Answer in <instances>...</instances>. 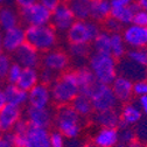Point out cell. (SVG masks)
I'll return each instance as SVG.
<instances>
[{
    "label": "cell",
    "mask_w": 147,
    "mask_h": 147,
    "mask_svg": "<svg viewBox=\"0 0 147 147\" xmlns=\"http://www.w3.org/2000/svg\"><path fill=\"white\" fill-rule=\"evenodd\" d=\"M132 24L138 25V26H142V27H147V11L138 9L134 13Z\"/></svg>",
    "instance_id": "obj_40"
},
{
    "label": "cell",
    "mask_w": 147,
    "mask_h": 147,
    "mask_svg": "<svg viewBox=\"0 0 147 147\" xmlns=\"http://www.w3.org/2000/svg\"><path fill=\"white\" fill-rule=\"evenodd\" d=\"M26 117H27V123L30 126L48 128L53 124L55 116L49 107L47 109L28 107L26 112Z\"/></svg>",
    "instance_id": "obj_16"
},
{
    "label": "cell",
    "mask_w": 147,
    "mask_h": 147,
    "mask_svg": "<svg viewBox=\"0 0 147 147\" xmlns=\"http://www.w3.org/2000/svg\"><path fill=\"white\" fill-rule=\"evenodd\" d=\"M76 20L90 19V7L91 0H70L68 3Z\"/></svg>",
    "instance_id": "obj_29"
},
{
    "label": "cell",
    "mask_w": 147,
    "mask_h": 147,
    "mask_svg": "<svg viewBox=\"0 0 147 147\" xmlns=\"http://www.w3.org/2000/svg\"><path fill=\"white\" fill-rule=\"evenodd\" d=\"M3 51H4V49H3V43H1V33H0V54Z\"/></svg>",
    "instance_id": "obj_49"
},
{
    "label": "cell",
    "mask_w": 147,
    "mask_h": 147,
    "mask_svg": "<svg viewBox=\"0 0 147 147\" xmlns=\"http://www.w3.org/2000/svg\"><path fill=\"white\" fill-rule=\"evenodd\" d=\"M89 69L98 83L111 85L118 76V63L111 54L94 53L89 56Z\"/></svg>",
    "instance_id": "obj_3"
},
{
    "label": "cell",
    "mask_w": 147,
    "mask_h": 147,
    "mask_svg": "<svg viewBox=\"0 0 147 147\" xmlns=\"http://www.w3.org/2000/svg\"><path fill=\"white\" fill-rule=\"evenodd\" d=\"M22 67L20 64H18L15 62L12 63L7 75H6V80L8 82V84H16L20 80V76H21V72H22Z\"/></svg>",
    "instance_id": "obj_34"
},
{
    "label": "cell",
    "mask_w": 147,
    "mask_h": 147,
    "mask_svg": "<svg viewBox=\"0 0 147 147\" xmlns=\"http://www.w3.org/2000/svg\"><path fill=\"white\" fill-rule=\"evenodd\" d=\"M39 1L45 6L47 7L49 11H54L55 8H56L61 3H62V0H39Z\"/></svg>",
    "instance_id": "obj_41"
},
{
    "label": "cell",
    "mask_w": 147,
    "mask_h": 147,
    "mask_svg": "<svg viewBox=\"0 0 147 147\" xmlns=\"http://www.w3.org/2000/svg\"><path fill=\"white\" fill-rule=\"evenodd\" d=\"M70 105L82 118H89L95 112L90 97L84 95V94H80L75 99L72 100V103Z\"/></svg>",
    "instance_id": "obj_26"
},
{
    "label": "cell",
    "mask_w": 147,
    "mask_h": 147,
    "mask_svg": "<svg viewBox=\"0 0 147 147\" xmlns=\"http://www.w3.org/2000/svg\"><path fill=\"white\" fill-rule=\"evenodd\" d=\"M134 3L139 9L147 11V0H134Z\"/></svg>",
    "instance_id": "obj_46"
},
{
    "label": "cell",
    "mask_w": 147,
    "mask_h": 147,
    "mask_svg": "<svg viewBox=\"0 0 147 147\" xmlns=\"http://www.w3.org/2000/svg\"><path fill=\"white\" fill-rule=\"evenodd\" d=\"M110 43H111V33L106 30H100L91 45H92L94 53L110 54Z\"/></svg>",
    "instance_id": "obj_30"
},
{
    "label": "cell",
    "mask_w": 147,
    "mask_h": 147,
    "mask_svg": "<svg viewBox=\"0 0 147 147\" xmlns=\"http://www.w3.org/2000/svg\"><path fill=\"white\" fill-rule=\"evenodd\" d=\"M76 76H77L81 94H84V95L89 96L91 90H92V88L97 83L94 74L91 72L89 67H80L76 70Z\"/></svg>",
    "instance_id": "obj_23"
},
{
    "label": "cell",
    "mask_w": 147,
    "mask_h": 147,
    "mask_svg": "<svg viewBox=\"0 0 147 147\" xmlns=\"http://www.w3.org/2000/svg\"><path fill=\"white\" fill-rule=\"evenodd\" d=\"M57 78V75L55 72L50 71V70H47V69H43L40 71V83H43V84H47V85H51L53 82Z\"/></svg>",
    "instance_id": "obj_39"
},
{
    "label": "cell",
    "mask_w": 147,
    "mask_h": 147,
    "mask_svg": "<svg viewBox=\"0 0 147 147\" xmlns=\"http://www.w3.org/2000/svg\"><path fill=\"white\" fill-rule=\"evenodd\" d=\"M15 63L20 64L22 68H38L41 64V53L27 42L21 46L14 54Z\"/></svg>",
    "instance_id": "obj_12"
},
{
    "label": "cell",
    "mask_w": 147,
    "mask_h": 147,
    "mask_svg": "<svg viewBox=\"0 0 147 147\" xmlns=\"http://www.w3.org/2000/svg\"><path fill=\"white\" fill-rule=\"evenodd\" d=\"M91 103H92L95 112L106 111V110H113L118 106V99L115 96V92L111 85L96 83L89 95Z\"/></svg>",
    "instance_id": "obj_6"
},
{
    "label": "cell",
    "mask_w": 147,
    "mask_h": 147,
    "mask_svg": "<svg viewBox=\"0 0 147 147\" xmlns=\"http://www.w3.org/2000/svg\"><path fill=\"white\" fill-rule=\"evenodd\" d=\"M14 1H15V4L19 6L20 8H24V7H27V6L36 3L38 0H14Z\"/></svg>",
    "instance_id": "obj_44"
},
{
    "label": "cell",
    "mask_w": 147,
    "mask_h": 147,
    "mask_svg": "<svg viewBox=\"0 0 147 147\" xmlns=\"http://www.w3.org/2000/svg\"><path fill=\"white\" fill-rule=\"evenodd\" d=\"M21 107L6 104L0 110V131L3 133L12 132L14 126L21 120Z\"/></svg>",
    "instance_id": "obj_15"
},
{
    "label": "cell",
    "mask_w": 147,
    "mask_h": 147,
    "mask_svg": "<svg viewBox=\"0 0 147 147\" xmlns=\"http://www.w3.org/2000/svg\"><path fill=\"white\" fill-rule=\"evenodd\" d=\"M39 83H40V71L38 70V68H24L20 80L16 83V85L28 92L29 90H32Z\"/></svg>",
    "instance_id": "obj_24"
},
{
    "label": "cell",
    "mask_w": 147,
    "mask_h": 147,
    "mask_svg": "<svg viewBox=\"0 0 147 147\" xmlns=\"http://www.w3.org/2000/svg\"><path fill=\"white\" fill-rule=\"evenodd\" d=\"M4 3V0H0V4H3Z\"/></svg>",
    "instance_id": "obj_54"
},
{
    "label": "cell",
    "mask_w": 147,
    "mask_h": 147,
    "mask_svg": "<svg viewBox=\"0 0 147 147\" xmlns=\"http://www.w3.org/2000/svg\"><path fill=\"white\" fill-rule=\"evenodd\" d=\"M119 144L118 128L99 127L92 137V145L95 147H117Z\"/></svg>",
    "instance_id": "obj_18"
},
{
    "label": "cell",
    "mask_w": 147,
    "mask_h": 147,
    "mask_svg": "<svg viewBox=\"0 0 147 147\" xmlns=\"http://www.w3.org/2000/svg\"><path fill=\"white\" fill-rule=\"evenodd\" d=\"M3 49L7 54H14L21 46L26 43V29L16 26L1 34Z\"/></svg>",
    "instance_id": "obj_11"
},
{
    "label": "cell",
    "mask_w": 147,
    "mask_h": 147,
    "mask_svg": "<svg viewBox=\"0 0 147 147\" xmlns=\"http://www.w3.org/2000/svg\"><path fill=\"white\" fill-rule=\"evenodd\" d=\"M50 147H67L65 138L59 131L50 132Z\"/></svg>",
    "instance_id": "obj_38"
},
{
    "label": "cell",
    "mask_w": 147,
    "mask_h": 147,
    "mask_svg": "<svg viewBox=\"0 0 147 147\" xmlns=\"http://www.w3.org/2000/svg\"><path fill=\"white\" fill-rule=\"evenodd\" d=\"M3 138H4V134H3V132H1V131H0V140H1Z\"/></svg>",
    "instance_id": "obj_51"
},
{
    "label": "cell",
    "mask_w": 147,
    "mask_h": 147,
    "mask_svg": "<svg viewBox=\"0 0 147 147\" xmlns=\"http://www.w3.org/2000/svg\"><path fill=\"white\" fill-rule=\"evenodd\" d=\"M112 7H120V6H130L134 3V0H110Z\"/></svg>",
    "instance_id": "obj_43"
},
{
    "label": "cell",
    "mask_w": 147,
    "mask_h": 147,
    "mask_svg": "<svg viewBox=\"0 0 147 147\" xmlns=\"http://www.w3.org/2000/svg\"><path fill=\"white\" fill-rule=\"evenodd\" d=\"M20 18L27 26H46L50 25L51 11L45 7L38 0L36 3L21 8Z\"/></svg>",
    "instance_id": "obj_7"
},
{
    "label": "cell",
    "mask_w": 147,
    "mask_h": 147,
    "mask_svg": "<svg viewBox=\"0 0 147 147\" xmlns=\"http://www.w3.org/2000/svg\"><path fill=\"white\" fill-rule=\"evenodd\" d=\"M112 5L110 0H91L90 19L96 22H103L111 15Z\"/></svg>",
    "instance_id": "obj_22"
},
{
    "label": "cell",
    "mask_w": 147,
    "mask_h": 147,
    "mask_svg": "<svg viewBox=\"0 0 147 147\" xmlns=\"http://www.w3.org/2000/svg\"><path fill=\"white\" fill-rule=\"evenodd\" d=\"M92 121L98 127L118 128L120 125V112L117 109L106 110V111L94 112Z\"/></svg>",
    "instance_id": "obj_20"
},
{
    "label": "cell",
    "mask_w": 147,
    "mask_h": 147,
    "mask_svg": "<svg viewBox=\"0 0 147 147\" xmlns=\"http://www.w3.org/2000/svg\"><path fill=\"white\" fill-rule=\"evenodd\" d=\"M111 88L115 92L119 103H128L131 102L133 95V81L123 75H118L115 81L111 83Z\"/></svg>",
    "instance_id": "obj_17"
},
{
    "label": "cell",
    "mask_w": 147,
    "mask_h": 147,
    "mask_svg": "<svg viewBox=\"0 0 147 147\" xmlns=\"http://www.w3.org/2000/svg\"><path fill=\"white\" fill-rule=\"evenodd\" d=\"M82 147H95L94 145H91V144H85L84 146H82Z\"/></svg>",
    "instance_id": "obj_50"
},
{
    "label": "cell",
    "mask_w": 147,
    "mask_h": 147,
    "mask_svg": "<svg viewBox=\"0 0 147 147\" xmlns=\"http://www.w3.org/2000/svg\"><path fill=\"white\" fill-rule=\"evenodd\" d=\"M22 147H50V132L48 128L29 125L24 137Z\"/></svg>",
    "instance_id": "obj_14"
},
{
    "label": "cell",
    "mask_w": 147,
    "mask_h": 147,
    "mask_svg": "<svg viewBox=\"0 0 147 147\" xmlns=\"http://www.w3.org/2000/svg\"><path fill=\"white\" fill-rule=\"evenodd\" d=\"M138 6L136 3H133L130 6H120V7H112L111 9V16L118 20L123 26H128L133 21L134 13L138 11Z\"/></svg>",
    "instance_id": "obj_25"
},
{
    "label": "cell",
    "mask_w": 147,
    "mask_h": 147,
    "mask_svg": "<svg viewBox=\"0 0 147 147\" xmlns=\"http://www.w3.org/2000/svg\"><path fill=\"white\" fill-rule=\"evenodd\" d=\"M19 15L11 7H1L0 8V30L6 32L19 26Z\"/></svg>",
    "instance_id": "obj_27"
},
{
    "label": "cell",
    "mask_w": 147,
    "mask_h": 147,
    "mask_svg": "<svg viewBox=\"0 0 147 147\" xmlns=\"http://www.w3.org/2000/svg\"><path fill=\"white\" fill-rule=\"evenodd\" d=\"M119 147H124V146H123V145H120V146H119Z\"/></svg>",
    "instance_id": "obj_55"
},
{
    "label": "cell",
    "mask_w": 147,
    "mask_h": 147,
    "mask_svg": "<svg viewBox=\"0 0 147 147\" xmlns=\"http://www.w3.org/2000/svg\"><path fill=\"white\" fill-rule=\"evenodd\" d=\"M4 92L7 104L21 107L26 103H28V92L16 84H6V86L4 88Z\"/></svg>",
    "instance_id": "obj_21"
},
{
    "label": "cell",
    "mask_w": 147,
    "mask_h": 147,
    "mask_svg": "<svg viewBox=\"0 0 147 147\" xmlns=\"http://www.w3.org/2000/svg\"><path fill=\"white\" fill-rule=\"evenodd\" d=\"M133 95L137 98L147 95V78L133 82Z\"/></svg>",
    "instance_id": "obj_37"
},
{
    "label": "cell",
    "mask_w": 147,
    "mask_h": 147,
    "mask_svg": "<svg viewBox=\"0 0 147 147\" xmlns=\"http://www.w3.org/2000/svg\"><path fill=\"white\" fill-rule=\"evenodd\" d=\"M104 24V30L109 32V33H120L123 29H124V26L118 21L116 20L115 18H112L111 15H110L106 20L103 21Z\"/></svg>",
    "instance_id": "obj_35"
},
{
    "label": "cell",
    "mask_w": 147,
    "mask_h": 147,
    "mask_svg": "<svg viewBox=\"0 0 147 147\" xmlns=\"http://www.w3.org/2000/svg\"><path fill=\"white\" fill-rule=\"evenodd\" d=\"M121 35L130 49H147V27L131 24L125 26Z\"/></svg>",
    "instance_id": "obj_10"
},
{
    "label": "cell",
    "mask_w": 147,
    "mask_h": 147,
    "mask_svg": "<svg viewBox=\"0 0 147 147\" xmlns=\"http://www.w3.org/2000/svg\"><path fill=\"white\" fill-rule=\"evenodd\" d=\"M90 45H81V43H69L68 54L75 61H83L90 55Z\"/></svg>",
    "instance_id": "obj_31"
},
{
    "label": "cell",
    "mask_w": 147,
    "mask_h": 147,
    "mask_svg": "<svg viewBox=\"0 0 147 147\" xmlns=\"http://www.w3.org/2000/svg\"><path fill=\"white\" fill-rule=\"evenodd\" d=\"M98 22L88 19V20H76L72 26L65 33L67 40L69 43H81L91 45L100 32Z\"/></svg>",
    "instance_id": "obj_5"
},
{
    "label": "cell",
    "mask_w": 147,
    "mask_h": 147,
    "mask_svg": "<svg viewBox=\"0 0 147 147\" xmlns=\"http://www.w3.org/2000/svg\"><path fill=\"white\" fill-rule=\"evenodd\" d=\"M50 86L43 83L36 84L32 90L28 91V105L35 109H47L51 104Z\"/></svg>",
    "instance_id": "obj_13"
},
{
    "label": "cell",
    "mask_w": 147,
    "mask_h": 147,
    "mask_svg": "<svg viewBox=\"0 0 147 147\" xmlns=\"http://www.w3.org/2000/svg\"><path fill=\"white\" fill-rule=\"evenodd\" d=\"M82 117L72 109L71 105L60 106L54 117V124L56 131L63 134L64 138L75 140L80 137L83 130Z\"/></svg>",
    "instance_id": "obj_2"
},
{
    "label": "cell",
    "mask_w": 147,
    "mask_h": 147,
    "mask_svg": "<svg viewBox=\"0 0 147 147\" xmlns=\"http://www.w3.org/2000/svg\"><path fill=\"white\" fill-rule=\"evenodd\" d=\"M120 128L118 130L119 132V142L125 146L127 145L128 142H131L132 140L137 139V134H136V131L133 128L128 127V126H119Z\"/></svg>",
    "instance_id": "obj_33"
},
{
    "label": "cell",
    "mask_w": 147,
    "mask_h": 147,
    "mask_svg": "<svg viewBox=\"0 0 147 147\" xmlns=\"http://www.w3.org/2000/svg\"><path fill=\"white\" fill-rule=\"evenodd\" d=\"M124 147H146V145H145L144 141H141V140H139V139L137 138V139L132 140L131 142H128L127 145H125Z\"/></svg>",
    "instance_id": "obj_45"
},
{
    "label": "cell",
    "mask_w": 147,
    "mask_h": 147,
    "mask_svg": "<svg viewBox=\"0 0 147 147\" xmlns=\"http://www.w3.org/2000/svg\"><path fill=\"white\" fill-rule=\"evenodd\" d=\"M127 46L124 41L121 33H111V43H110V54L116 60H123L126 56Z\"/></svg>",
    "instance_id": "obj_28"
},
{
    "label": "cell",
    "mask_w": 147,
    "mask_h": 147,
    "mask_svg": "<svg viewBox=\"0 0 147 147\" xmlns=\"http://www.w3.org/2000/svg\"><path fill=\"white\" fill-rule=\"evenodd\" d=\"M137 104H138V106L140 107V110L142 111V113L147 116V95H146V96L138 97Z\"/></svg>",
    "instance_id": "obj_42"
},
{
    "label": "cell",
    "mask_w": 147,
    "mask_h": 147,
    "mask_svg": "<svg viewBox=\"0 0 147 147\" xmlns=\"http://www.w3.org/2000/svg\"><path fill=\"white\" fill-rule=\"evenodd\" d=\"M126 57L140 67L147 68V49H130L126 53Z\"/></svg>",
    "instance_id": "obj_32"
},
{
    "label": "cell",
    "mask_w": 147,
    "mask_h": 147,
    "mask_svg": "<svg viewBox=\"0 0 147 147\" xmlns=\"http://www.w3.org/2000/svg\"><path fill=\"white\" fill-rule=\"evenodd\" d=\"M50 92L53 102L56 105H70L72 100L81 94L76 71L68 70L59 75L50 85Z\"/></svg>",
    "instance_id": "obj_1"
},
{
    "label": "cell",
    "mask_w": 147,
    "mask_h": 147,
    "mask_svg": "<svg viewBox=\"0 0 147 147\" xmlns=\"http://www.w3.org/2000/svg\"><path fill=\"white\" fill-rule=\"evenodd\" d=\"M12 63H13L12 59H11V56L8 54H5V53L0 54V75H1L4 78L6 77Z\"/></svg>",
    "instance_id": "obj_36"
},
{
    "label": "cell",
    "mask_w": 147,
    "mask_h": 147,
    "mask_svg": "<svg viewBox=\"0 0 147 147\" xmlns=\"http://www.w3.org/2000/svg\"><path fill=\"white\" fill-rule=\"evenodd\" d=\"M146 147H147V145H146Z\"/></svg>",
    "instance_id": "obj_56"
},
{
    "label": "cell",
    "mask_w": 147,
    "mask_h": 147,
    "mask_svg": "<svg viewBox=\"0 0 147 147\" xmlns=\"http://www.w3.org/2000/svg\"><path fill=\"white\" fill-rule=\"evenodd\" d=\"M26 42L34 47L39 53H47L56 48L59 34L51 25L46 26H27Z\"/></svg>",
    "instance_id": "obj_4"
},
{
    "label": "cell",
    "mask_w": 147,
    "mask_h": 147,
    "mask_svg": "<svg viewBox=\"0 0 147 147\" xmlns=\"http://www.w3.org/2000/svg\"><path fill=\"white\" fill-rule=\"evenodd\" d=\"M3 78H4V77H3L1 75H0V83H1V81H3Z\"/></svg>",
    "instance_id": "obj_52"
},
{
    "label": "cell",
    "mask_w": 147,
    "mask_h": 147,
    "mask_svg": "<svg viewBox=\"0 0 147 147\" xmlns=\"http://www.w3.org/2000/svg\"><path fill=\"white\" fill-rule=\"evenodd\" d=\"M41 64L43 69L50 70L56 75L68 71L70 65V56L69 54L61 49H53L43 54L41 57Z\"/></svg>",
    "instance_id": "obj_8"
},
{
    "label": "cell",
    "mask_w": 147,
    "mask_h": 147,
    "mask_svg": "<svg viewBox=\"0 0 147 147\" xmlns=\"http://www.w3.org/2000/svg\"><path fill=\"white\" fill-rule=\"evenodd\" d=\"M142 111L137 103L128 102L125 103L120 111V125L119 126H128L132 127L138 125L142 119Z\"/></svg>",
    "instance_id": "obj_19"
},
{
    "label": "cell",
    "mask_w": 147,
    "mask_h": 147,
    "mask_svg": "<svg viewBox=\"0 0 147 147\" xmlns=\"http://www.w3.org/2000/svg\"><path fill=\"white\" fill-rule=\"evenodd\" d=\"M0 147H13L11 141L8 140L7 137H4L1 140H0Z\"/></svg>",
    "instance_id": "obj_48"
},
{
    "label": "cell",
    "mask_w": 147,
    "mask_h": 147,
    "mask_svg": "<svg viewBox=\"0 0 147 147\" xmlns=\"http://www.w3.org/2000/svg\"><path fill=\"white\" fill-rule=\"evenodd\" d=\"M6 104H7V100H6V96H5V92H4V89H0V110H1Z\"/></svg>",
    "instance_id": "obj_47"
},
{
    "label": "cell",
    "mask_w": 147,
    "mask_h": 147,
    "mask_svg": "<svg viewBox=\"0 0 147 147\" xmlns=\"http://www.w3.org/2000/svg\"><path fill=\"white\" fill-rule=\"evenodd\" d=\"M76 21V18L74 15L71 8L68 3H61L56 8L51 12V20L50 25L56 29L59 33H67L68 29Z\"/></svg>",
    "instance_id": "obj_9"
},
{
    "label": "cell",
    "mask_w": 147,
    "mask_h": 147,
    "mask_svg": "<svg viewBox=\"0 0 147 147\" xmlns=\"http://www.w3.org/2000/svg\"><path fill=\"white\" fill-rule=\"evenodd\" d=\"M62 1H63V3H69L70 0H62Z\"/></svg>",
    "instance_id": "obj_53"
}]
</instances>
